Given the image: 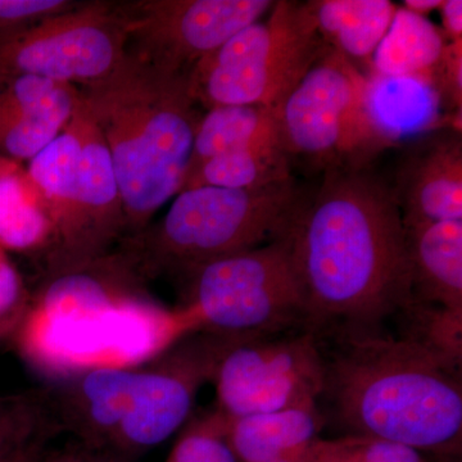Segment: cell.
<instances>
[{"label":"cell","mask_w":462,"mask_h":462,"mask_svg":"<svg viewBox=\"0 0 462 462\" xmlns=\"http://www.w3.org/2000/svg\"><path fill=\"white\" fill-rule=\"evenodd\" d=\"M281 236L318 337L378 330L413 300L400 207L369 166L325 171Z\"/></svg>","instance_id":"cell-1"},{"label":"cell","mask_w":462,"mask_h":462,"mask_svg":"<svg viewBox=\"0 0 462 462\" xmlns=\"http://www.w3.org/2000/svg\"><path fill=\"white\" fill-rule=\"evenodd\" d=\"M199 333L190 315L158 303L133 258L118 247L42 273L14 334L18 355L42 378L63 382L100 367H139Z\"/></svg>","instance_id":"cell-2"},{"label":"cell","mask_w":462,"mask_h":462,"mask_svg":"<svg viewBox=\"0 0 462 462\" xmlns=\"http://www.w3.org/2000/svg\"><path fill=\"white\" fill-rule=\"evenodd\" d=\"M334 336V334H333ZM324 360L321 397L355 436H370L431 456H461V366L378 330L338 333Z\"/></svg>","instance_id":"cell-3"},{"label":"cell","mask_w":462,"mask_h":462,"mask_svg":"<svg viewBox=\"0 0 462 462\" xmlns=\"http://www.w3.org/2000/svg\"><path fill=\"white\" fill-rule=\"evenodd\" d=\"M107 144L123 199L126 236H138L187 176L200 117L188 75L125 56L114 72L80 89Z\"/></svg>","instance_id":"cell-4"},{"label":"cell","mask_w":462,"mask_h":462,"mask_svg":"<svg viewBox=\"0 0 462 462\" xmlns=\"http://www.w3.org/2000/svg\"><path fill=\"white\" fill-rule=\"evenodd\" d=\"M302 194L293 179L258 189L200 187L175 197L162 220L120 243L144 278L273 242L287 229Z\"/></svg>","instance_id":"cell-5"},{"label":"cell","mask_w":462,"mask_h":462,"mask_svg":"<svg viewBox=\"0 0 462 462\" xmlns=\"http://www.w3.org/2000/svg\"><path fill=\"white\" fill-rule=\"evenodd\" d=\"M181 273L180 307L199 333L248 338L307 329L305 302L282 236Z\"/></svg>","instance_id":"cell-6"},{"label":"cell","mask_w":462,"mask_h":462,"mask_svg":"<svg viewBox=\"0 0 462 462\" xmlns=\"http://www.w3.org/2000/svg\"><path fill=\"white\" fill-rule=\"evenodd\" d=\"M324 47L309 2L279 0L264 20L240 30L190 69L191 96L207 109L275 107Z\"/></svg>","instance_id":"cell-7"},{"label":"cell","mask_w":462,"mask_h":462,"mask_svg":"<svg viewBox=\"0 0 462 462\" xmlns=\"http://www.w3.org/2000/svg\"><path fill=\"white\" fill-rule=\"evenodd\" d=\"M273 114L289 160L324 172L367 167L388 148L367 112L366 76L328 45Z\"/></svg>","instance_id":"cell-8"},{"label":"cell","mask_w":462,"mask_h":462,"mask_svg":"<svg viewBox=\"0 0 462 462\" xmlns=\"http://www.w3.org/2000/svg\"><path fill=\"white\" fill-rule=\"evenodd\" d=\"M211 383L214 409L227 420L318 406L324 387L320 340L309 329L224 338Z\"/></svg>","instance_id":"cell-9"},{"label":"cell","mask_w":462,"mask_h":462,"mask_svg":"<svg viewBox=\"0 0 462 462\" xmlns=\"http://www.w3.org/2000/svg\"><path fill=\"white\" fill-rule=\"evenodd\" d=\"M126 56L117 5L94 2L0 33V80L39 76L89 85L111 74Z\"/></svg>","instance_id":"cell-10"},{"label":"cell","mask_w":462,"mask_h":462,"mask_svg":"<svg viewBox=\"0 0 462 462\" xmlns=\"http://www.w3.org/2000/svg\"><path fill=\"white\" fill-rule=\"evenodd\" d=\"M272 0H141L117 5L126 54L189 75L202 58L269 14Z\"/></svg>","instance_id":"cell-11"},{"label":"cell","mask_w":462,"mask_h":462,"mask_svg":"<svg viewBox=\"0 0 462 462\" xmlns=\"http://www.w3.org/2000/svg\"><path fill=\"white\" fill-rule=\"evenodd\" d=\"M224 338L193 333L139 366L132 402L111 451L145 454L190 420L199 389L211 382Z\"/></svg>","instance_id":"cell-12"},{"label":"cell","mask_w":462,"mask_h":462,"mask_svg":"<svg viewBox=\"0 0 462 462\" xmlns=\"http://www.w3.org/2000/svg\"><path fill=\"white\" fill-rule=\"evenodd\" d=\"M81 162L74 205L66 224L45 252L44 273L78 266L112 251L126 236L120 188L107 144L79 100Z\"/></svg>","instance_id":"cell-13"},{"label":"cell","mask_w":462,"mask_h":462,"mask_svg":"<svg viewBox=\"0 0 462 462\" xmlns=\"http://www.w3.org/2000/svg\"><path fill=\"white\" fill-rule=\"evenodd\" d=\"M139 367H100L47 389L51 418L94 454L111 451L129 411Z\"/></svg>","instance_id":"cell-14"},{"label":"cell","mask_w":462,"mask_h":462,"mask_svg":"<svg viewBox=\"0 0 462 462\" xmlns=\"http://www.w3.org/2000/svg\"><path fill=\"white\" fill-rule=\"evenodd\" d=\"M415 149L392 188L403 225L462 221L461 132L443 129Z\"/></svg>","instance_id":"cell-15"},{"label":"cell","mask_w":462,"mask_h":462,"mask_svg":"<svg viewBox=\"0 0 462 462\" xmlns=\"http://www.w3.org/2000/svg\"><path fill=\"white\" fill-rule=\"evenodd\" d=\"M403 227L413 300L462 314V221Z\"/></svg>","instance_id":"cell-16"},{"label":"cell","mask_w":462,"mask_h":462,"mask_svg":"<svg viewBox=\"0 0 462 462\" xmlns=\"http://www.w3.org/2000/svg\"><path fill=\"white\" fill-rule=\"evenodd\" d=\"M366 107L373 126L388 147L430 130H457L427 79L385 76L372 69L366 76Z\"/></svg>","instance_id":"cell-17"},{"label":"cell","mask_w":462,"mask_h":462,"mask_svg":"<svg viewBox=\"0 0 462 462\" xmlns=\"http://www.w3.org/2000/svg\"><path fill=\"white\" fill-rule=\"evenodd\" d=\"M309 5L324 44L356 67L366 66L369 75L374 53L391 26L397 5L388 0H310Z\"/></svg>","instance_id":"cell-18"},{"label":"cell","mask_w":462,"mask_h":462,"mask_svg":"<svg viewBox=\"0 0 462 462\" xmlns=\"http://www.w3.org/2000/svg\"><path fill=\"white\" fill-rule=\"evenodd\" d=\"M321 428L318 406L226 419L227 439L239 462L302 454L318 439Z\"/></svg>","instance_id":"cell-19"},{"label":"cell","mask_w":462,"mask_h":462,"mask_svg":"<svg viewBox=\"0 0 462 462\" xmlns=\"http://www.w3.org/2000/svg\"><path fill=\"white\" fill-rule=\"evenodd\" d=\"M273 142H279L273 107L233 105L209 108L197 125L185 181L212 158Z\"/></svg>","instance_id":"cell-20"},{"label":"cell","mask_w":462,"mask_h":462,"mask_svg":"<svg viewBox=\"0 0 462 462\" xmlns=\"http://www.w3.org/2000/svg\"><path fill=\"white\" fill-rule=\"evenodd\" d=\"M80 162L81 120L78 103L63 132L30 161L29 169L25 171L27 180L50 215L54 229L53 239L66 224L74 205Z\"/></svg>","instance_id":"cell-21"},{"label":"cell","mask_w":462,"mask_h":462,"mask_svg":"<svg viewBox=\"0 0 462 462\" xmlns=\"http://www.w3.org/2000/svg\"><path fill=\"white\" fill-rule=\"evenodd\" d=\"M448 41L428 17L397 7L387 33L372 60L373 71L385 76H413L431 83Z\"/></svg>","instance_id":"cell-22"},{"label":"cell","mask_w":462,"mask_h":462,"mask_svg":"<svg viewBox=\"0 0 462 462\" xmlns=\"http://www.w3.org/2000/svg\"><path fill=\"white\" fill-rule=\"evenodd\" d=\"M53 224L26 172L11 162L0 173V248L42 254L51 247Z\"/></svg>","instance_id":"cell-23"},{"label":"cell","mask_w":462,"mask_h":462,"mask_svg":"<svg viewBox=\"0 0 462 462\" xmlns=\"http://www.w3.org/2000/svg\"><path fill=\"white\" fill-rule=\"evenodd\" d=\"M291 179V160L279 142L264 143L212 158L184 182L181 191L200 187L258 189Z\"/></svg>","instance_id":"cell-24"},{"label":"cell","mask_w":462,"mask_h":462,"mask_svg":"<svg viewBox=\"0 0 462 462\" xmlns=\"http://www.w3.org/2000/svg\"><path fill=\"white\" fill-rule=\"evenodd\" d=\"M80 99V89L66 85L51 102L32 114L0 120V158L32 161L63 132Z\"/></svg>","instance_id":"cell-25"},{"label":"cell","mask_w":462,"mask_h":462,"mask_svg":"<svg viewBox=\"0 0 462 462\" xmlns=\"http://www.w3.org/2000/svg\"><path fill=\"white\" fill-rule=\"evenodd\" d=\"M57 430L47 389L0 394V461Z\"/></svg>","instance_id":"cell-26"},{"label":"cell","mask_w":462,"mask_h":462,"mask_svg":"<svg viewBox=\"0 0 462 462\" xmlns=\"http://www.w3.org/2000/svg\"><path fill=\"white\" fill-rule=\"evenodd\" d=\"M307 462H430L411 447L370 436L319 437L306 451Z\"/></svg>","instance_id":"cell-27"},{"label":"cell","mask_w":462,"mask_h":462,"mask_svg":"<svg viewBox=\"0 0 462 462\" xmlns=\"http://www.w3.org/2000/svg\"><path fill=\"white\" fill-rule=\"evenodd\" d=\"M165 462H239L226 434V419L215 409L193 416Z\"/></svg>","instance_id":"cell-28"},{"label":"cell","mask_w":462,"mask_h":462,"mask_svg":"<svg viewBox=\"0 0 462 462\" xmlns=\"http://www.w3.org/2000/svg\"><path fill=\"white\" fill-rule=\"evenodd\" d=\"M32 297L7 251L0 248V340L16 333L29 311Z\"/></svg>","instance_id":"cell-29"},{"label":"cell","mask_w":462,"mask_h":462,"mask_svg":"<svg viewBox=\"0 0 462 462\" xmlns=\"http://www.w3.org/2000/svg\"><path fill=\"white\" fill-rule=\"evenodd\" d=\"M431 84L436 88L447 117L461 130L462 111V41L447 45Z\"/></svg>","instance_id":"cell-30"},{"label":"cell","mask_w":462,"mask_h":462,"mask_svg":"<svg viewBox=\"0 0 462 462\" xmlns=\"http://www.w3.org/2000/svg\"><path fill=\"white\" fill-rule=\"evenodd\" d=\"M76 5L69 0H0V33L32 25Z\"/></svg>","instance_id":"cell-31"},{"label":"cell","mask_w":462,"mask_h":462,"mask_svg":"<svg viewBox=\"0 0 462 462\" xmlns=\"http://www.w3.org/2000/svg\"><path fill=\"white\" fill-rule=\"evenodd\" d=\"M442 18V32L447 41H462V2L461 0H443L439 8Z\"/></svg>","instance_id":"cell-32"},{"label":"cell","mask_w":462,"mask_h":462,"mask_svg":"<svg viewBox=\"0 0 462 462\" xmlns=\"http://www.w3.org/2000/svg\"><path fill=\"white\" fill-rule=\"evenodd\" d=\"M97 455L98 454L88 451L87 448L78 443L75 447H69V448L51 452L48 455L41 452L30 462H93Z\"/></svg>","instance_id":"cell-33"},{"label":"cell","mask_w":462,"mask_h":462,"mask_svg":"<svg viewBox=\"0 0 462 462\" xmlns=\"http://www.w3.org/2000/svg\"><path fill=\"white\" fill-rule=\"evenodd\" d=\"M443 0H404L403 8L418 16L427 17L431 12L439 11Z\"/></svg>","instance_id":"cell-34"},{"label":"cell","mask_w":462,"mask_h":462,"mask_svg":"<svg viewBox=\"0 0 462 462\" xmlns=\"http://www.w3.org/2000/svg\"><path fill=\"white\" fill-rule=\"evenodd\" d=\"M45 440H39V442L32 443V446L26 447V448L21 449L5 460L0 462H30L36 457L41 452H42V447H44Z\"/></svg>","instance_id":"cell-35"},{"label":"cell","mask_w":462,"mask_h":462,"mask_svg":"<svg viewBox=\"0 0 462 462\" xmlns=\"http://www.w3.org/2000/svg\"><path fill=\"white\" fill-rule=\"evenodd\" d=\"M267 462H307L306 451L302 452V454H291V455L281 456V457H276V458H273V460H270Z\"/></svg>","instance_id":"cell-36"},{"label":"cell","mask_w":462,"mask_h":462,"mask_svg":"<svg viewBox=\"0 0 462 462\" xmlns=\"http://www.w3.org/2000/svg\"><path fill=\"white\" fill-rule=\"evenodd\" d=\"M430 462H461L460 456H431Z\"/></svg>","instance_id":"cell-37"},{"label":"cell","mask_w":462,"mask_h":462,"mask_svg":"<svg viewBox=\"0 0 462 462\" xmlns=\"http://www.w3.org/2000/svg\"><path fill=\"white\" fill-rule=\"evenodd\" d=\"M93 462H123L120 460H117L116 457H108V456H106L105 454H98L96 456V458H94Z\"/></svg>","instance_id":"cell-38"},{"label":"cell","mask_w":462,"mask_h":462,"mask_svg":"<svg viewBox=\"0 0 462 462\" xmlns=\"http://www.w3.org/2000/svg\"><path fill=\"white\" fill-rule=\"evenodd\" d=\"M14 162V161L5 160V158H0V173L5 171V169L9 166V163Z\"/></svg>","instance_id":"cell-39"}]
</instances>
